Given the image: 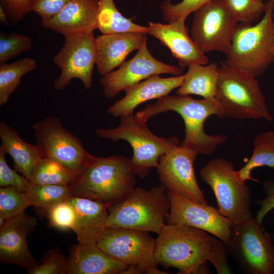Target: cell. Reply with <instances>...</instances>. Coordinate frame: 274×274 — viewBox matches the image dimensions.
Here are the masks:
<instances>
[{
  "mask_svg": "<svg viewBox=\"0 0 274 274\" xmlns=\"http://www.w3.org/2000/svg\"><path fill=\"white\" fill-rule=\"evenodd\" d=\"M37 219L25 212L0 227V260L26 269L39 264L27 246V237L35 229Z\"/></svg>",
  "mask_w": 274,
  "mask_h": 274,
  "instance_id": "e0dca14e",
  "label": "cell"
},
{
  "mask_svg": "<svg viewBox=\"0 0 274 274\" xmlns=\"http://www.w3.org/2000/svg\"><path fill=\"white\" fill-rule=\"evenodd\" d=\"M185 22L181 20L167 24L150 22L147 34L166 46L182 68L193 63L208 64V57L188 35Z\"/></svg>",
  "mask_w": 274,
  "mask_h": 274,
  "instance_id": "ac0fdd59",
  "label": "cell"
},
{
  "mask_svg": "<svg viewBox=\"0 0 274 274\" xmlns=\"http://www.w3.org/2000/svg\"><path fill=\"white\" fill-rule=\"evenodd\" d=\"M228 250L227 245L219 238L214 237L208 261L214 266L218 273H232L229 265Z\"/></svg>",
  "mask_w": 274,
  "mask_h": 274,
  "instance_id": "74e56055",
  "label": "cell"
},
{
  "mask_svg": "<svg viewBox=\"0 0 274 274\" xmlns=\"http://www.w3.org/2000/svg\"><path fill=\"white\" fill-rule=\"evenodd\" d=\"M136 176L131 158L121 155L93 156L70 186L72 196L88 198L109 207L135 187Z\"/></svg>",
  "mask_w": 274,
  "mask_h": 274,
  "instance_id": "7a4b0ae2",
  "label": "cell"
},
{
  "mask_svg": "<svg viewBox=\"0 0 274 274\" xmlns=\"http://www.w3.org/2000/svg\"><path fill=\"white\" fill-rule=\"evenodd\" d=\"M263 192L265 196L256 201V204L260 206L257 215V220L261 224L266 215L274 209V180L269 179L265 181L262 185Z\"/></svg>",
  "mask_w": 274,
  "mask_h": 274,
  "instance_id": "ab89813d",
  "label": "cell"
},
{
  "mask_svg": "<svg viewBox=\"0 0 274 274\" xmlns=\"http://www.w3.org/2000/svg\"><path fill=\"white\" fill-rule=\"evenodd\" d=\"M67 200L76 212V219L73 230L77 235L78 242L96 244L107 228L108 206L94 200L77 196H71Z\"/></svg>",
  "mask_w": 274,
  "mask_h": 274,
  "instance_id": "603a6c76",
  "label": "cell"
},
{
  "mask_svg": "<svg viewBox=\"0 0 274 274\" xmlns=\"http://www.w3.org/2000/svg\"><path fill=\"white\" fill-rule=\"evenodd\" d=\"M25 193L30 206L39 208L45 213L55 204L72 196L70 186L36 185L30 182Z\"/></svg>",
  "mask_w": 274,
  "mask_h": 274,
  "instance_id": "f546056e",
  "label": "cell"
},
{
  "mask_svg": "<svg viewBox=\"0 0 274 274\" xmlns=\"http://www.w3.org/2000/svg\"><path fill=\"white\" fill-rule=\"evenodd\" d=\"M200 177L213 190L221 214L234 224L253 218L250 188L237 178L230 161L222 158L210 160L200 169Z\"/></svg>",
  "mask_w": 274,
  "mask_h": 274,
  "instance_id": "ba28073f",
  "label": "cell"
},
{
  "mask_svg": "<svg viewBox=\"0 0 274 274\" xmlns=\"http://www.w3.org/2000/svg\"><path fill=\"white\" fill-rule=\"evenodd\" d=\"M268 1H273V2H274V0H268Z\"/></svg>",
  "mask_w": 274,
  "mask_h": 274,
  "instance_id": "f6af8a7d",
  "label": "cell"
},
{
  "mask_svg": "<svg viewBox=\"0 0 274 274\" xmlns=\"http://www.w3.org/2000/svg\"><path fill=\"white\" fill-rule=\"evenodd\" d=\"M0 149L12 157L15 169L29 180L43 157L38 146L25 142L13 128L3 121L0 122Z\"/></svg>",
  "mask_w": 274,
  "mask_h": 274,
  "instance_id": "cb8c5ba5",
  "label": "cell"
},
{
  "mask_svg": "<svg viewBox=\"0 0 274 274\" xmlns=\"http://www.w3.org/2000/svg\"><path fill=\"white\" fill-rule=\"evenodd\" d=\"M78 176L56 161L43 157L36 164L29 181L36 185L70 186Z\"/></svg>",
  "mask_w": 274,
  "mask_h": 274,
  "instance_id": "f1b7e54d",
  "label": "cell"
},
{
  "mask_svg": "<svg viewBox=\"0 0 274 274\" xmlns=\"http://www.w3.org/2000/svg\"><path fill=\"white\" fill-rule=\"evenodd\" d=\"M255 217L233 224L227 245L231 255L248 273H274V245Z\"/></svg>",
  "mask_w": 274,
  "mask_h": 274,
  "instance_id": "30bf717a",
  "label": "cell"
},
{
  "mask_svg": "<svg viewBox=\"0 0 274 274\" xmlns=\"http://www.w3.org/2000/svg\"><path fill=\"white\" fill-rule=\"evenodd\" d=\"M155 241V258L158 264L175 268L179 273H206L207 262L214 237L202 230L166 224Z\"/></svg>",
  "mask_w": 274,
  "mask_h": 274,
  "instance_id": "3957f363",
  "label": "cell"
},
{
  "mask_svg": "<svg viewBox=\"0 0 274 274\" xmlns=\"http://www.w3.org/2000/svg\"><path fill=\"white\" fill-rule=\"evenodd\" d=\"M96 29L102 34L129 32L147 33L148 28L135 24L132 19L123 16L114 0H99Z\"/></svg>",
  "mask_w": 274,
  "mask_h": 274,
  "instance_id": "484cf974",
  "label": "cell"
},
{
  "mask_svg": "<svg viewBox=\"0 0 274 274\" xmlns=\"http://www.w3.org/2000/svg\"><path fill=\"white\" fill-rule=\"evenodd\" d=\"M181 85L176 94L181 95L195 94L203 98L214 97L219 75V66L216 63L189 65Z\"/></svg>",
  "mask_w": 274,
  "mask_h": 274,
  "instance_id": "d4e9b609",
  "label": "cell"
},
{
  "mask_svg": "<svg viewBox=\"0 0 274 274\" xmlns=\"http://www.w3.org/2000/svg\"><path fill=\"white\" fill-rule=\"evenodd\" d=\"M71 0H30L29 11L40 16L41 20L56 15Z\"/></svg>",
  "mask_w": 274,
  "mask_h": 274,
  "instance_id": "f35d334b",
  "label": "cell"
},
{
  "mask_svg": "<svg viewBox=\"0 0 274 274\" xmlns=\"http://www.w3.org/2000/svg\"><path fill=\"white\" fill-rule=\"evenodd\" d=\"M155 241L148 232L107 227L96 244L106 253L127 265L124 274L166 273L157 267Z\"/></svg>",
  "mask_w": 274,
  "mask_h": 274,
  "instance_id": "9c48e42d",
  "label": "cell"
},
{
  "mask_svg": "<svg viewBox=\"0 0 274 274\" xmlns=\"http://www.w3.org/2000/svg\"><path fill=\"white\" fill-rule=\"evenodd\" d=\"M99 0H71L55 16L41 20L42 26L64 37L96 29Z\"/></svg>",
  "mask_w": 274,
  "mask_h": 274,
  "instance_id": "44dd1931",
  "label": "cell"
},
{
  "mask_svg": "<svg viewBox=\"0 0 274 274\" xmlns=\"http://www.w3.org/2000/svg\"><path fill=\"white\" fill-rule=\"evenodd\" d=\"M170 209L167 224L190 226L206 231L227 245L233 223L217 209L167 191Z\"/></svg>",
  "mask_w": 274,
  "mask_h": 274,
  "instance_id": "2e32d148",
  "label": "cell"
},
{
  "mask_svg": "<svg viewBox=\"0 0 274 274\" xmlns=\"http://www.w3.org/2000/svg\"><path fill=\"white\" fill-rule=\"evenodd\" d=\"M69 253L67 274H124L128 267L97 244L78 242L70 247Z\"/></svg>",
  "mask_w": 274,
  "mask_h": 274,
  "instance_id": "7402d4cb",
  "label": "cell"
},
{
  "mask_svg": "<svg viewBox=\"0 0 274 274\" xmlns=\"http://www.w3.org/2000/svg\"><path fill=\"white\" fill-rule=\"evenodd\" d=\"M272 51L273 53L274 54V38H273L272 45Z\"/></svg>",
  "mask_w": 274,
  "mask_h": 274,
  "instance_id": "7bdbcfd3",
  "label": "cell"
},
{
  "mask_svg": "<svg viewBox=\"0 0 274 274\" xmlns=\"http://www.w3.org/2000/svg\"><path fill=\"white\" fill-rule=\"evenodd\" d=\"M274 167V131L258 133L253 140V151L247 162L235 170L237 178L242 182L255 180L251 177L252 170L261 166Z\"/></svg>",
  "mask_w": 274,
  "mask_h": 274,
  "instance_id": "4316f807",
  "label": "cell"
},
{
  "mask_svg": "<svg viewBox=\"0 0 274 274\" xmlns=\"http://www.w3.org/2000/svg\"><path fill=\"white\" fill-rule=\"evenodd\" d=\"M182 68L156 59L150 52L146 41L133 57L123 62L118 69L103 76L99 82L104 96L111 98L126 88L156 75H183Z\"/></svg>",
  "mask_w": 274,
  "mask_h": 274,
  "instance_id": "9a60e30c",
  "label": "cell"
},
{
  "mask_svg": "<svg viewBox=\"0 0 274 274\" xmlns=\"http://www.w3.org/2000/svg\"><path fill=\"white\" fill-rule=\"evenodd\" d=\"M50 227L58 230H73L76 222V215L73 206L67 199L49 209L46 213Z\"/></svg>",
  "mask_w": 274,
  "mask_h": 274,
  "instance_id": "e575fe53",
  "label": "cell"
},
{
  "mask_svg": "<svg viewBox=\"0 0 274 274\" xmlns=\"http://www.w3.org/2000/svg\"><path fill=\"white\" fill-rule=\"evenodd\" d=\"M36 145L43 157L52 159L79 175L93 155L81 140L66 129L57 117H47L32 126Z\"/></svg>",
  "mask_w": 274,
  "mask_h": 274,
  "instance_id": "8fae6325",
  "label": "cell"
},
{
  "mask_svg": "<svg viewBox=\"0 0 274 274\" xmlns=\"http://www.w3.org/2000/svg\"><path fill=\"white\" fill-rule=\"evenodd\" d=\"M214 97L224 117L272 120L256 77L225 62L219 66Z\"/></svg>",
  "mask_w": 274,
  "mask_h": 274,
  "instance_id": "5b68a950",
  "label": "cell"
},
{
  "mask_svg": "<svg viewBox=\"0 0 274 274\" xmlns=\"http://www.w3.org/2000/svg\"><path fill=\"white\" fill-rule=\"evenodd\" d=\"M272 18H273V22H274V4H273V7H272Z\"/></svg>",
  "mask_w": 274,
  "mask_h": 274,
  "instance_id": "ee69618b",
  "label": "cell"
},
{
  "mask_svg": "<svg viewBox=\"0 0 274 274\" xmlns=\"http://www.w3.org/2000/svg\"><path fill=\"white\" fill-rule=\"evenodd\" d=\"M197 155L194 151L180 145L160 157L156 170L161 184L167 191L208 204L195 175L194 162Z\"/></svg>",
  "mask_w": 274,
  "mask_h": 274,
  "instance_id": "5bb4252c",
  "label": "cell"
},
{
  "mask_svg": "<svg viewBox=\"0 0 274 274\" xmlns=\"http://www.w3.org/2000/svg\"><path fill=\"white\" fill-rule=\"evenodd\" d=\"M119 125L113 128H97L95 134L99 138L113 142L124 140L131 146V158L137 175L143 179L151 168L156 167L160 157L174 147L180 145L175 136H158L147 127L145 121L138 119L134 115L120 117Z\"/></svg>",
  "mask_w": 274,
  "mask_h": 274,
  "instance_id": "52a82bcc",
  "label": "cell"
},
{
  "mask_svg": "<svg viewBox=\"0 0 274 274\" xmlns=\"http://www.w3.org/2000/svg\"><path fill=\"white\" fill-rule=\"evenodd\" d=\"M68 262L69 257L62 254L56 246L46 252L41 263L27 269V272L29 274H67Z\"/></svg>",
  "mask_w": 274,
  "mask_h": 274,
  "instance_id": "836d02e7",
  "label": "cell"
},
{
  "mask_svg": "<svg viewBox=\"0 0 274 274\" xmlns=\"http://www.w3.org/2000/svg\"><path fill=\"white\" fill-rule=\"evenodd\" d=\"M147 35L129 32L102 34L95 38V64L99 74L103 76L119 67L130 53L142 47Z\"/></svg>",
  "mask_w": 274,
  "mask_h": 274,
  "instance_id": "ffe728a7",
  "label": "cell"
},
{
  "mask_svg": "<svg viewBox=\"0 0 274 274\" xmlns=\"http://www.w3.org/2000/svg\"><path fill=\"white\" fill-rule=\"evenodd\" d=\"M273 4L268 1L262 18L256 24L237 25L226 63L256 78L274 61Z\"/></svg>",
  "mask_w": 274,
  "mask_h": 274,
  "instance_id": "8992f818",
  "label": "cell"
},
{
  "mask_svg": "<svg viewBox=\"0 0 274 274\" xmlns=\"http://www.w3.org/2000/svg\"><path fill=\"white\" fill-rule=\"evenodd\" d=\"M37 67L35 59L28 57L13 62L0 64L1 107L9 101L11 94L19 87L21 78Z\"/></svg>",
  "mask_w": 274,
  "mask_h": 274,
  "instance_id": "83f0119b",
  "label": "cell"
},
{
  "mask_svg": "<svg viewBox=\"0 0 274 274\" xmlns=\"http://www.w3.org/2000/svg\"><path fill=\"white\" fill-rule=\"evenodd\" d=\"M191 38L204 54L228 53L238 20L224 0H212L194 12Z\"/></svg>",
  "mask_w": 274,
  "mask_h": 274,
  "instance_id": "7c38bea8",
  "label": "cell"
},
{
  "mask_svg": "<svg viewBox=\"0 0 274 274\" xmlns=\"http://www.w3.org/2000/svg\"><path fill=\"white\" fill-rule=\"evenodd\" d=\"M64 38L62 47L53 59L61 70L54 82V88L63 90L73 79H77L88 90L92 86L93 72L96 63L95 38L93 31Z\"/></svg>",
  "mask_w": 274,
  "mask_h": 274,
  "instance_id": "4fadbf2b",
  "label": "cell"
},
{
  "mask_svg": "<svg viewBox=\"0 0 274 274\" xmlns=\"http://www.w3.org/2000/svg\"><path fill=\"white\" fill-rule=\"evenodd\" d=\"M9 16L3 7L0 5V21L1 23L6 26H9L10 25L9 21Z\"/></svg>",
  "mask_w": 274,
  "mask_h": 274,
  "instance_id": "b9f144b4",
  "label": "cell"
},
{
  "mask_svg": "<svg viewBox=\"0 0 274 274\" xmlns=\"http://www.w3.org/2000/svg\"><path fill=\"white\" fill-rule=\"evenodd\" d=\"M30 0H1V5L6 11L10 22L18 23L29 12Z\"/></svg>",
  "mask_w": 274,
  "mask_h": 274,
  "instance_id": "60d3db41",
  "label": "cell"
},
{
  "mask_svg": "<svg viewBox=\"0 0 274 274\" xmlns=\"http://www.w3.org/2000/svg\"><path fill=\"white\" fill-rule=\"evenodd\" d=\"M168 111L177 113L184 121L185 136L181 146L198 154L210 155L226 141L227 136L224 134L209 135L204 130V122L211 116L224 117L222 107L215 97L197 99L187 95L168 94L146 106L134 115L147 122L155 115Z\"/></svg>",
  "mask_w": 274,
  "mask_h": 274,
  "instance_id": "6da1fadb",
  "label": "cell"
},
{
  "mask_svg": "<svg viewBox=\"0 0 274 274\" xmlns=\"http://www.w3.org/2000/svg\"><path fill=\"white\" fill-rule=\"evenodd\" d=\"M6 153L0 149V187L14 186L25 191L29 181L8 165L6 159Z\"/></svg>",
  "mask_w": 274,
  "mask_h": 274,
  "instance_id": "8d00e7d4",
  "label": "cell"
},
{
  "mask_svg": "<svg viewBox=\"0 0 274 274\" xmlns=\"http://www.w3.org/2000/svg\"><path fill=\"white\" fill-rule=\"evenodd\" d=\"M212 0H182L173 4L171 0H163L160 9L163 19L168 23L185 21L187 17Z\"/></svg>",
  "mask_w": 274,
  "mask_h": 274,
  "instance_id": "d6a6232c",
  "label": "cell"
},
{
  "mask_svg": "<svg viewBox=\"0 0 274 274\" xmlns=\"http://www.w3.org/2000/svg\"><path fill=\"white\" fill-rule=\"evenodd\" d=\"M160 75L152 76L126 88L125 95L115 101L107 109V113L115 117L132 115L135 109L141 104L168 95L183 83L184 75L168 78Z\"/></svg>",
  "mask_w": 274,
  "mask_h": 274,
  "instance_id": "d6986e66",
  "label": "cell"
},
{
  "mask_svg": "<svg viewBox=\"0 0 274 274\" xmlns=\"http://www.w3.org/2000/svg\"><path fill=\"white\" fill-rule=\"evenodd\" d=\"M170 203L162 184L146 189L135 187L108 207L107 227L121 228L159 234L166 224Z\"/></svg>",
  "mask_w": 274,
  "mask_h": 274,
  "instance_id": "277c9868",
  "label": "cell"
},
{
  "mask_svg": "<svg viewBox=\"0 0 274 274\" xmlns=\"http://www.w3.org/2000/svg\"><path fill=\"white\" fill-rule=\"evenodd\" d=\"M32 47V39L26 35L12 32L0 33V64L29 51Z\"/></svg>",
  "mask_w": 274,
  "mask_h": 274,
  "instance_id": "1f68e13d",
  "label": "cell"
},
{
  "mask_svg": "<svg viewBox=\"0 0 274 274\" xmlns=\"http://www.w3.org/2000/svg\"><path fill=\"white\" fill-rule=\"evenodd\" d=\"M29 206L25 191L14 186L0 187V216L12 219Z\"/></svg>",
  "mask_w": 274,
  "mask_h": 274,
  "instance_id": "4dcf8cb0",
  "label": "cell"
},
{
  "mask_svg": "<svg viewBox=\"0 0 274 274\" xmlns=\"http://www.w3.org/2000/svg\"><path fill=\"white\" fill-rule=\"evenodd\" d=\"M238 21L251 24L265 11L267 3L263 0H224Z\"/></svg>",
  "mask_w": 274,
  "mask_h": 274,
  "instance_id": "d590c367",
  "label": "cell"
}]
</instances>
